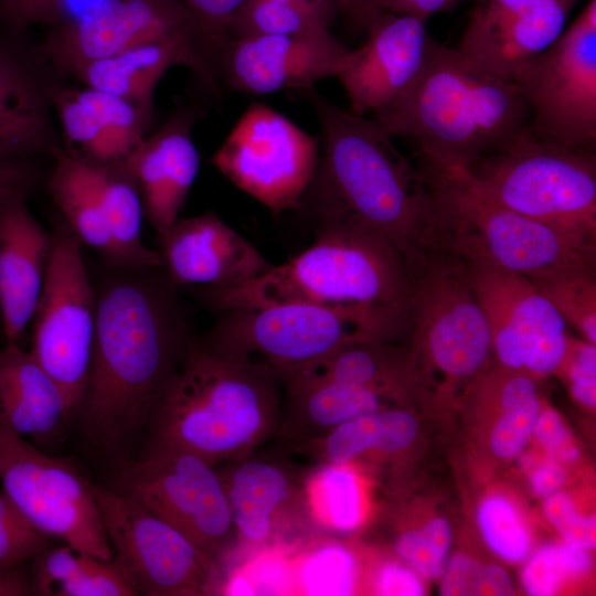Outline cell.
Wrapping results in <instances>:
<instances>
[{
	"label": "cell",
	"mask_w": 596,
	"mask_h": 596,
	"mask_svg": "<svg viewBox=\"0 0 596 596\" xmlns=\"http://www.w3.org/2000/svg\"><path fill=\"white\" fill-rule=\"evenodd\" d=\"M451 247L465 262L498 365L522 371L536 340L566 332L564 319L528 277L498 266L472 248Z\"/></svg>",
	"instance_id": "d6986e66"
},
{
	"label": "cell",
	"mask_w": 596,
	"mask_h": 596,
	"mask_svg": "<svg viewBox=\"0 0 596 596\" xmlns=\"http://www.w3.org/2000/svg\"><path fill=\"white\" fill-rule=\"evenodd\" d=\"M174 65L193 70L212 88L219 83L217 65L204 49L179 41H152L91 61L73 75L86 87L123 97L152 116L155 88Z\"/></svg>",
	"instance_id": "d4e9b609"
},
{
	"label": "cell",
	"mask_w": 596,
	"mask_h": 596,
	"mask_svg": "<svg viewBox=\"0 0 596 596\" xmlns=\"http://www.w3.org/2000/svg\"><path fill=\"white\" fill-rule=\"evenodd\" d=\"M281 2L302 11H306L320 19L331 26L334 20L343 13L341 0H272Z\"/></svg>",
	"instance_id": "9f6ffc18"
},
{
	"label": "cell",
	"mask_w": 596,
	"mask_h": 596,
	"mask_svg": "<svg viewBox=\"0 0 596 596\" xmlns=\"http://www.w3.org/2000/svg\"><path fill=\"white\" fill-rule=\"evenodd\" d=\"M279 383L260 359L191 341L150 414L149 446L187 450L213 466L246 457L278 434Z\"/></svg>",
	"instance_id": "277c9868"
},
{
	"label": "cell",
	"mask_w": 596,
	"mask_h": 596,
	"mask_svg": "<svg viewBox=\"0 0 596 596\" xmlns=\"http://www.w3.org/2000/svg\"><path fill=\"white\" fill-rule=\"evenodd\" d=\"M92 487L114 556L138 595H222L225 574L215 558L128 496Z\"/></svg>",
	"instance_id": "8fae6325"
},
{
	"label": "cell",
	"mask_w": 596,
	"mask_h": 596,
	"mask_svg": "<svg viewBox=\"0 0 596 596\" xmlns=\"http://www.w3.org/2000/svg\"><path fill=\"white\" fill-rule=\"evenodd\" d=\"M451 526L436 517L418 528L406 529L394 542L396 556L426 579L439 578L448 561Z\"/></svg>",
	"instance_id": "b9f144b4"
},
{
	"label": "cell",
	"mask_w": 596,
	"mask_h": 596,
	"mask_svg": "<svg viewBox=\"0 0 596 596\" xmlns=\"http://www.w3.org/2000/svg\"><path fill=\"white\" fill-rule=\"evenodd\" d=\"M0 415L18 435L38 443L72 417L60 385L17 342L0 350Z\"/></svg>",
	"instance_id": "484cf974"
},
{
	"label": "cell",
	"mask_w": 596,
	"mask_h": 596,
	"mask_svg": "<svg viewBox=\"0 0 596 596\" xmlns=\"http://www.w3.org/2000/svg\"><path fill=\"white\" fill-rule=\"evenodd\" d=\"M330 30L315 15L272 0H248L233 19L227 40L254 34H304Z\"/></svg>",
	"instance_id": "60d3db41"
},
{
	"label": "cell",
	"mask_w": 596,
	"mask_h": 596,
	"mask_svg": "<svg viewBox=\"0 0 596 596\" xmlns=\"http://www.w3.org/2000/svg\"><path fill=\"white\" fill-rule=\"evenodd\" d=\"M565 480L566 472L563 464L549 457L532 468L529 473L532 492L542 499L561 491Z\"/></svg>",
	"instance_id": "db71d44e"
},
{
	"label": "cell",
	"mask_w": 596,
	"mask_h": 596,
	"mask_svg": "<svg viewBox=\"0 0 596 596\" xmlns=\"http://www.w3.org/2000/svg\"><path fill=\"white\" fill-rule=\"evenodd\" d=\"M351 52L330 30L231 38L219 57V79L252 95L306 91L318 81L338 77Z\"/></svg>",
	"instance_id": "e0dca14e"
},
{
	"label": "cell",
	"mask_w": 596,
	"mask_h": 596,
	"mask_svg": "<svg viewBox=\"0 0 596 596\" xmlns=\"http://www.w3.org/2000/svg\"><path fill=\"white\" fill-rule=\"evenodd\" d=\"M152 41L194 44L217 61V50L180 0H98L55 25L43 52L56 68L74 74L91 61Z\"/></svg>",
	"instance_id": "2e32d148"
},
{
	"label": "cell",
	"mask_w": 596,
	"mask_h": 596,
	"mask_svg": "<svg viewBox=\"0 0 596 596\" xmlns=\"http://www.w3.org/2000/svg\"><path fill=\"white\" fill-rule=\"evenodd\" d=\"M52 100L60 116L68 152L97 164H119L120 158L95 114L76 91H56Z\"/></svg>",
	"instance_id": "f35d334b"
},
{
	"label": "cell",
	"mask_w": 596,
	"mask_h": 596,
	"mask_svg": "<svg viewBox=\"0 0 596 596\" xmlns=\"http://www.w3.org/2000/svg\"><path fill=\"white\" fill-rule=\"evenodd\" d=\"M33 595L132 596L138 592L114 556L104 560L65 544L47 547L31 560Z\"/></svg>",
	"instance_id": "f546056e"
},
{
	"label": "cell",
	"mask_w": 596,
	"mask_h": 596,
	"mask_svg": "<svg viewBox=\"0 0 596 596\" xmlns=\"http://www.w3.org/2000/svg\"><path fill=\"white\" fill-rule=\"evenodd\" d=\"M427 19L381 12L364 29L366 41L352 49L338 75L353 113L373 116L397 100L417 77L427 52Z\"/></svg>",
	"instance_id": "ffe728a7"
},
{
	"label": "cell",
	"mask_w": 596,
	"mask_h": 596,
	"mask_svg": "<svg viewBox=\"0 0 596 596\" xmlns=\"http://www.w3.org/2000/svg\"><path fill=\"white\" fill-rule=\"evenodd\" d=\"M97 181L113 244L111 266L143 272L162 266L159 251L148 247L141 234L143 207L134 178L121 164H97Z\"/></svg>",
	"instance_id": "d6a6232c"
},
{
	"label": "cell",
	"mask_w": 596,
	"mask_h": 596,
	"mask_svg": "<svg viewBox=\"0 0 596 596\" xmlns=\"http://www.w3.org/2000/svg\"><path fill=\"white\" fill-rule=\"evenodd\" d=\"M76 94L98 118L123 163L147 137L152 116L110 93L86 87Z\"/></svg>",
	"instance_id": "ab89813d"
},
{
	"label": "cell",
	"mask_w": 596,
	"mask_h": 596,
	"mask_svg": "<svg viewBox=\"0 0 596 596\" xmlns=\"http://www.w3.org/2000/svg\"><path fill=\"white\" fill-rule=\"evenodd\" d=\"M50 132L47 99L38 77L0 40V162L41 151Z\"/></svg>",
	"instance_id": "f1b7e54d"
},
{
	"label": "cell",
	"mask_w": 596,
	"mask_h": 596,
	"mask_svg": "<svg viewBox=\"0 0 596 596\" xmlns=\"http://www.w3.org/2000/svg\"><path fill=\"white\" fill-rule=\"evenodd\" d=\"M26 183L25 171L15 162H0V201L13 193L23 192Z\"/></svg>",
	"instance_id": "680465c9"
},
{
	"label": "cell",
	"mask_w": 596,
	"mask_h": 596,
	"mask_svg": "<svg viewBox=\"0 0 596 596\" xmlns=\"http://www.w3.org/2000/svg\"><path fill=\"white\" fill-rule=\"evenodd\" d=\"M205 38L221 51L231 23L248 0H180Z\"/></svg>",
	"instance_id": "7dc6e473"
},
{
	"label": "cell",
	"mask_w": 596,
	"mask_h": 596,
	"mask_svg": "<svg viewBox=\"0 0 596 596\" xmlns=\"http://www.w3.org/2000/svg\"><path fill=\"white\" fill-rule=\"evenodd\" d=\"M50 194L65 217L70 231L111 265L113 244L100 200L96 163L67 150H54Z\"/></svg>",
	"instance_id": "1f68e13d"
},
{
	"label": "cell",
	"mask_w": 596,
	"mask_h": 596,
	"mask_svg": "<svg viewBox=\"0 0 596 596\" xmlns=\"http://www.w3.org/2000/svg\"><path fill=\"white\" fill-rule=\"evenodd\" d=\"M407 362L422 361L449 387L475 379L492 353L490 331L462 257L444 244L414 265Z\"/></svg>",
	"instance_id": "ba28073f"
},
{
	"label": "cell",
	"mask_w": 596,
	"mask_h": 596,
	"mask_svg": "<svg viewBox=\"0 0 596 596\" xmlns=\"http://www.w3.org/2000/svg\"><path fill=\"white\" fill-rule=\"evenodd\" d=\"M158 237L162 266L172 286L227 288L272 266L249 241L211 211L178 219Z\"/></svg>",
	"instance_id": "7402d4cb"
},
{
	"label": "cell",
	"mask_w": 596,
	"mask_h": 596,
	"mask_svg": "<svg viewBox=\"0 0 596 596\" xmlns=\"http://www.w3.org/2000/svg\"><path fill=\"white\" fill-rule=\"evenodd\" d=\"M57 0H7L0 6V14L12 26L24 28L36 23H50Z\"/></svg>",
	"instance_id": "f5cc1de1"
},
{
	"label": "cell",
	"mask_w": 596,
	"mask_h": 596,
	"mask_svg": "<svg viewBox=\"0 0 596 596\" xmlns=\"http://www.w3.org/2000/svg\"><path fill=\"white\" fill-rule=\"evenodd\" d=\"M322 132L311 190L320 226L350 224L393 244L414 266L443 245L432 193L419 171L373 118L304 91Z\"/></svg>",
	"instance_id": "7a4b0ae2"
},
{
	"label": "cell",
	"mask_w": 596,
	"mask_h": 596,
	"mask_svg": "<svg viewBox=\"0 0 596 596\" xmlns=\"http://www.w3.org/2000/svg\"><path fill=\"white\" fill-rule=\"evenodd\" d=\"M54 236L29 210L23 192L0 201V315L7 342H17L33 320Z\"/></svg>",
	"instance_id": "603a6c76"
},
{
	"label": "cell",
	"mask_w": 596,
	"mask_h": 596,
	"mask_svg": "<svg viewBox=\"0 0 596 596\" xmlns=\"http://www.w3.org/2000/svg\"><path fill=\"white\" fill-rule=\"evenodd\" d=\"M556 373L565 377L575 402L586 408H595L596 344L570 336L566 355Z\"/></svg>",
	"instance_id": "ee69618b"
},
{
	"label": "cell",
	"mask_w": 596,
	"mask_h": 596,
	"mask_svg": "<svg viewBox=\"0 0 596 596\" xmlns=\"http://www.w3.org/2000/svg\"><path fill=\"white\" fill-rule=\"evenodd\" d=\"M543 512L564 542L589 551L595 549V515L579 513L570 494L558 491L545 498Z\"/></svg>",
	"instance_id": "f6af8a7d"
},
{
	"label": "cell",
	"mask_w": 596,
	"mask_h": 596,
	"mask_svg": "<svg viewBox=\"0 0 596 596\" xmlns=\"http://www.w3.org/2000/svg\"><path fill=\"white\" fill-rule=\"evenodd\" d=\"M111 488L168 522L224 568L237 552L226 491L217 471L187 450L148 446L118 464Z\"/></svg>",
	"instance_id": "30bf717a"
},
{
	"label": "cell",
	"mask_w": 596,
	"mask_h": 596,
	"mask_svg": "<svg viewBox=\"0 0 596 596\" xmlns=\"http://www.w3.org/2000/svg\"><path fill=\"white\" fill-rule=\"evenodd\" d=\"M533 437L549 458L562 464H571L581 457V450L571 430L562 416L552 407L542 406Z\"/></svg>",
	"instance_id": "c3c4849f"
},
{
	"label": "cell",
	"mask_w": 596,
	"mask_h": 596,
	"mask_svg": "<svg viewBox=\"0 0 596 596\" xmlns=\"http://www.w3.org/2000/svg\"><path fill=\"white\" fill-rule=\"evenodd\" d=\"M511 576L500 565L483 564V581L481 595L509 596L514 594Z\"/></svg>",
	"instance_id": "6f0895ef"
},
{
	"label": "cell",
	"mask_w": 596,
	"mask_h": 596,
	"mask_svg": "<svg viewBox=\"0 0 596 596\" xmlns=\"http://www.w3.org/2000/svg\"><path fill=\"white\" fill-rule=\"evenodd\" d=\"M366 590L380 596H423L426 588L423 577L402 560L379 562L366 576Z\"/></svg>",
	"instance_id": "bcb514c9"
},
{
	"label": "cell",
	"mask_w": 596,
	"mask_h": 596,
	"mask_svg": "<svg viewBox=\"0 0 596 596\" xmlns=\"http://www.w3.org/2000/svg\"><path fill=\"white\" fill-rule=\"evenodd\" d=\"M152 270L119 269L96 290V332L78 414L108 453H120L146 428L192 341L172 285Z\"/></svg>",
	"instance_id": "6da1fadb"
},
{
	"label": "cell",
	"mask_w": 596,
	"mask_h": 596,
	"mask_svg": "<svg viewBox=\"0 0 596 596\" xmlns=\"http://www.w3.org/2000/svg\"><path fill=\"white\" fill-rule=\"evenodd\" d=\"M440 594L444 596L481 595L483 564L457 553L446 563L441 574Z\"/></svg>",
	"instance_id": "f907efd6"
},
{
	"label": "cell",
	"mask_w": 596,
	"mask_h": 596,
	"mask_svg": "<svg viewBox=\"0 0 596 596\" xmlns=\"http://www.w3.org/2000/svg\"><path fill=\"white\" fill-rule=\"evenodd\" d=\"M595 268H567L530 280L582 338L596 344Z\"/></svg>",
	"instance_id": "d590c367"
},
{
	"label": "cell",
	"mask_w": 596,
	"mask_h": 596,
	"mask_svg": "<svg viewBox=\"0 0 596 596\" xmlns=\"http://www.w3.org/2000/svg\"><path fill=\"white\" fill-rule=\"evenodd\" d=\"M417 435L415 415L406 407L390 405L307 440L302 450L315 464H358L366 457L387 461L401 457Z\"/></svg>",
	"instance_id": "83f0119b"
},
{
	"label": "cell",
	"mask_w": 596,
	"mask_h": 596,
	"mask_svg": "<svg viewBox=\"0 0 596 596\" xmlns=\"http://www.w3.org/2000/svg\"><path fill=\"white\" fill-rule=\"evenodd\" d=\"M366 0H341L343 13L349 14L351 19L359 12Z\"/></svg>",
	"instance_id": "91938a15"
},
{
	"label": "cell",
	"mask_w": 596,
	"mask_h": 596,
	"mask_svg": "<svg viewBox=\"0 0 596 596\" xmlns=\"http://www.w3.org/2000/svg\"><path fill=\"white\" fill-rule=\"evenodd\" d=\"M475 382L498 411L489 440L492 454L503 460L515 459L533 437L543 406L535 379L498 365L488 374L482 371Z\"/></svg>",
	"instance_id": "836d02e7"
},
{
	"label": "cell",
	"mask_w": 596,
	"mask_h": 596,
	"mask_svg": "<svg viewBox=\"0 0 596 596\" xmlns=\"http://www.w3.org/2000/svg\"><path fill=\"white\" fill-rule=\"evenodd\" d=\"M541 137L567 147L596 139V0L546 50L521 65L512 81Z\"/></svg>",
	"instance_id": "4fadbf2b"
},
{
	"label": "cell",
	"mask_w": 596,
	"mask_h": 596,
	"mask_svg": "<svg viewBox=\"0 0 596 596\" xmlns=\"http://www.w3.org/2000/svg\"><path fill=\"white\" fill-rule=\"evenodd\" d=\"M30 561H21L0 566V596L33 595Z\"/></svg>",
	"instance_id": "11a10c76"
},
{
	"label": "cell",
	"mask_w": 596,
	"mask_h": 596,
	"mask_svg": "<svg viewBox=\"0 0 596 596\" xmlns=\"http://www.w3.org/2000/svg\"><path fill=\"white\" fill-rule=\"evenodd\" d=\"M306 542L290 558L291 594L353 595L360 590L361 566L356 553L332 538Z\"/></svg>",
	"instance_id": "e575fe53"
},
{
	"label": "cell",
	"mask_w": 596,
	"mask_h": 596,
	"mask_svg": "<svg viewBox=\"0 0 596 596\" xmlns=\"http://www.w3.org/2000/svg\"><path fill=\"white\" fill-rule=\"evenodd\" d=\"M578 0H478L458 50L490 73L512 81L517 70L565 30Z\"/></svg>",
	"instance_id": "44dd1931"
},
{
	"label": "cell",
	"mask_w": 596,
	"mask_h": 596,
	"mask_svg": "<svg viewBox=\"0 0 596 596\" xmlns=\"http://www.w3.org/2000/svg\"><path fill=\"white\" fill-rule=\"evenodd\" d=\"M568 341L567 332L540 338L532 344L522 371L533 379L556 373L566 355Z\"/></svg>",
	"instance_id": "816d5d0a"
},
{
	"label": "cell",
	"mask_w": 596,
	"mask_h": 596,
	"mask_svg": "<svg viewBox=\"0 0 596 596\" xmlns=\"http://www.w3.org/2000/svg\"><path fill=\"white\" fill-rule=\"evenodd\" d=\"M120 164L138 187L145 216L158 236L163 234L180 219L200 169L190 118L173 117Z\"/></svg>",
	"instance_id": "cb8c5ba5"
},
{
	"label": "cell",
	"mask_w": 596,
	"mask_h": 596,
	"mask_svg": "<svg viewBox=\"0 0 596 596\" xmlns=\"http://www.w3.org/2000/svg\"><path fill=\"white\" fill-rule=\"evenodd\" d=\"M477 524L488 547L501 560L523 563L532 552L531 533L507 496L490 493L477 508Z\"/></svg>",
	"instance_id": "74e56055"
},
{
	"label": "cell",
	"mask_w": 596,
	"mask_h": 596,
	"mask_svg": "<svg viewBox=\"0 0 596 596\" xmlns=\"http://www.w3.org/2000/svg\"><path fill=\"white\" fill-rule=\"evenodd\" d=\"M414 268L387 240L350 224L319 226L315 242L287 262L227 288H209L220 311L301 301L352 309L391 341L408 332Z\"/></svg>",
	"instance_id": "3957f363"
},
{
	"label": "cell",
	"mask_w": 596,
	"mask_h": 596,
	"mask_svg": "<svg viewBox=\"0 0 596 596\" xmlns=\"http://www.w3.org/2000/svg\"><path fill=\"white\" fill-rule=\"evenodd\" d=\"M7 0H0V6L3 4Z\"/></svg>",
	"instance_id": "94428289"
},
{
	"label": "cell",
	"mask_w": 596,
	"mask_h": 596,
	"mask_svg": "<svg viewBox=\"0 0 596 596\" xmlns=\"http://www.w3.org/2000/svg\"><path fill=\"white\" fill-rule=\"evenodd\" d=\"M223 481L237 552L289 549L285 536L297 526L315 529L306 513L302 478L289 464L254 453L216 466Z\"/></svg>",
	"instance_id": "ac0fdd59"
},
{
	"label": "cell",
	"mask_w": 596,
	"mask_h": 596,
	"mask_svg": "<svg viewBox=\"0 0 596 596\" xmlns=\"http://www.w3.org/2000/svg\"><path fill=\"white\" fill-rule=\"evenodd\" d=\"M465 0H366L352 21L364 28L381 12L415 15L428 19L432 14L450 12Z\"/></svg>",
	"instance_id": "681fc988"
},
{
	"label": "cell",
	"mask_w": 596,
	"mask_h": 596,
	"mask_svg": "<svg viewBox=\"0 0 596 596\" xmlns=\"http://www.w3.org/2000/svg\"><path fill=\"white\" fill-rule=\"evenodd\" d=\"M222 313L207 342L231 355L263 360L280 381L354 341H391L374 320L347 308L290 301Z\"/></svg>",
	"instance_id": "9c48e42d"
},
{
	"label": "cell",
	"mask_w": 596,
	"mask_h": 596,
	"mask_svg": "<svg viewBox=\"0 0 596 596\" xmlns=\"http://www.w3.org/2000/svg\"><path fill=\"white\" fill-rule=\"evenodd\" d=\"M444 243L472 248L529 279L567 268H595L596 249L497 201L458 167L419 157Z\"/></svg>",
	"instance_id": "52a82bcc"
},
{
	"label": "cell",
	"mask_w": 596,
	"mask_h": 596,
	"mask_svg": "<svg viewBox=\"0 0 596 596\" xmlns=\"http://www.w3.org/2000/svg\"><path fill=\"white\" fill-rule=\"evenodd\" d=\"M65 459L42 453L0 415L2 492L45 535L110 560L114 551L92 482Z\"/></svg>",
	"instance_id": "7c38bea8"
},
{
	"label": "cell",
	"mask_w": 596,
	"mask_h": 596,
	"mask_svg": "<svg viewBox=\"0 0 596 596\" xmlns=\"http://www.w3.org/2000/svg\"><path fill=\"white\" fill-rule=\"evenodd\" d=\"M592 551L566 542L546 543L523 562L521 584L531 596H552L593 566Z\"/></svg>",
	"instance_id": "8d00e7d4"
},
{
	"label": "cell",
	"mask_w": 596,
	"mask_h": 596,
	"mask_svg": "<svg viewBox=\"0 0 596 596\" xmlns=\"http://www.w3.org/2000/svg\"><path fill=\"white\" fill-rule=\"evenodd\" d=\"M492 198L596 249L594 147H567L526 126L465 169Z\"/></svg>",
	"instance_id": "8992f818"
},
{
	"label": "cell",
	"mask_w": 596,
	"mask_h": 596,
	"mask_svg": "<svg viewBox=\"0 0 596 596\" xmlns=\"http://www.w3.org/2000/svg\"><path fill=\"white\" fill-rule=\"evenodd\" d=\"M281 384L285 400L278 435L288 445L319 437L404 396L391 389L328 381L298 380Z\"/></svg>",
	"instance_id": "4316f807"
},
{
	"label": "cell",
	"mask_w": 596,
	"mask_h": 596,
	"mask_svg": "<svg viewBox=\"0 0 596 596\" xmlns=\"http://www.w3.org/2000/svg\"><path fill=\"white\" fill-rule=\"evenodd\" d=\"M54 243L43 290L33 317L30 353L62 389L71 416L86 391L97 320V294L81 243L68 230Z\"/></svg>",
	"instance_id": "5bb4252c"
},
{
	"label": "cell",
	"mask_w": 596,
	"mask_h": 596,
	"mask_svg": "<svg viewBox=\"0 0 596 596\" xmlns=\"http://www.w3.org/2000/svg\"><path fill=\"white\" fill-rule=\"evenodd\" d=\"M373 119L416 139L419 157L466 169L529 126L530 110L512 82L430 38L413 84Z\"/></svg>",
	"instance_id": "5b68a950"
},
{
	"label": "cell",
	"mask_w": 596,
	"mask_h": 596,
	"mask_svg": "<svg viewBox=\"0 0 596 596\" xmlns=\"http://www.w3.org/2000/svg\"><path fill=\"white\" fill-rule=\"evenodd\" d=\"M50 547V536L39 531L3 493H0V566L31 561Z\"/></svg>",
	"instance_id": "7bdbcfd3"
},
{
	"label": "cell",
	"mask_w": 596,
	"mask_h": 596,
	"mask_svg": "<svg viewBox=\"0 0 596 596\" xmlns=\"http://www.w3.org/2000/svg\"><path fill=\"white\" fill-rule=\"evenodd\" d=\"M319 160L317 139L263 104L245 110L212 157L226 179L274 214L301 207Z\"/></svg>",
	"instance_id": "9a60e30c"
},
{
	"label": "cell",
	"mask_w": 596,
	"mask_h": 596,
	"mask_svg": "<svg viewBox=\"0 0 596 596\" xmlns=\"http://www.w3.org/2000/svg\"><path fill=\"white\" fill-rule=\"evenodd\" d=\"M302 492L306 513L316 530L351 534L368 519V483L355 462L315 464L304 475Z\"/></svg>",
	"instance_id": "4dcf8cb0"
}]
</instances>
